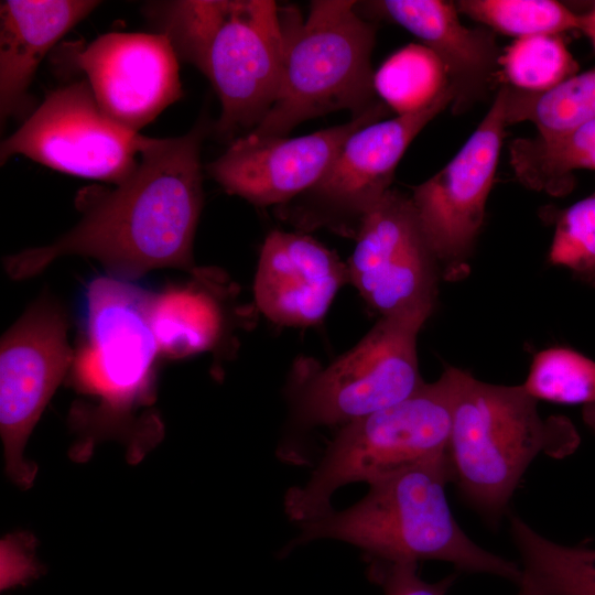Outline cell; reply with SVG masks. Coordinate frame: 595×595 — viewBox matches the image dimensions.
<instances>
[{"mask_svg":"<svg viewBox=\"0 0 595 595\" xmlns=\"http://www.w3.org/2000/svg\"><path fill=\"white\" fill-rule=\"evenodd\" d=\"M507 126L530 121L540 134L567 131L595 118V67L558 86L529 91L504 84Z\"/></svg>","mask_w":595,"mask_h":595,"instance_id":"cell-21","label":"cell"},{"mask_svg":"<svg viewBox=\"0 0 595 595\" xmlns=\"http://www.w3.org/2000/svg\"><path fill=\"white\" fill-rule=\"evenodd\" d=\"M353 0H315L305 19L280 7L284 47L277 99L248 133L286 137L303 121L337 110L359 116L376 99L371 53L376 25Z\"/></svg>","mask_w":595,"mask_h":595,"instance_id":"cell-4","label":"cell"},{"mask_svg":"<svg viewBox=\"0 0 595 595\" xmlns=\"http://www.w3.org/2000/svg\"><path fill=\"white\" fill-rule=\"evenodd\" d=\"M578 30L587 36L595 50V2L589 11L578 14Z\"/></svg>","mask_w":595,"mask_h":595,"instance_id":"cell-29","label":"cell"},{"mask_svg":"<svg viewBox=\"0 0 595 595\" xmlns=\"http://www.w3.org/2000/svg\"><path fill=\"white\" fill-rule=\"evenodd\" d=\"M510 164L526 187L565 195L574 172L595 170V118L567 131L518 138L509 148Z\"/></svg>","mask_w":595,"mask_h":595,"instance_id":"cell-19","label":"cell"},{"mask_svg":"<svg viewBox=\"0 0 595 595\" xmlns=\"http://www.w3.org/2000/svg\"><path fill=\"white\" fill-rule=\"evenodd\" d=\"M455 6L491 31L518 39L578 30V14L553 0H458Z\"/></svg>","mask_w":595,"mask_h":595,"instance_id":"cell-24","label":"cell"},{"mask_svg":"<svg viewBox=\"0 0 595 595\" xmlns=\"http://www.w3.org/2000/svg\"><path fill=\"white\" fill-rule=\"evenodd\" d=\"M389 112L388 106L379 101L343 125L301 137L242 134L205 170L228 194L257 206L283 205L324 175L351 133L386 119Z\"/></svg>","mask_w":595,"mask_h":595,"instance_id":"cell-15","label":"cell"},{"mask_svg":"<svg viewBox=\"0 0 595 595\" xmlns=\"http://www.w3.org/2000/svg\"><path fill=\"white\" fill-rule=\"evenodd\" d=\"M145 140L109 118L82 79L46 94L1 142L0 163L23 155L65 174L117 185L136 170Z\"/></svg>","mask_w":595,"mask_h":595,"instance_id":"cell-8","label":"cell"},{"mask_svg":"<svg viewBox=\"0 0 595 595\" xmlns=\"http://www.w3.org/2000/svg\"><path fill=\"white\" fill-rule=\"evenodd\" d=\"M420 305L381 316L348 351L299 390L296 413L307 425H345L396 404L423 383L418 334L433 311Z\"/></svg>","mask_w":595,"mask_h":595,"instance_id":"cell-7","label":"cell"},{"mask_svg":"<svg viewBox=\"0 0 595 595\" xmlns=\"http://www.w3.org/2000/svg\"><path fill=\"white\" fill-rule=\"evenodd\" d=\"M356 9L364 18L383 19L404 28L437 56L453 91L451 110L454 115L486 99L500 77L502 51L494 31L463 25L455 2L357 1Z\"/></svg>","mask_w":595,"mask_h":595,"instance_id":"cell-16","label":"cell"},{"mask_svg":"<svg viewBox=\"0 0 595 595\" xmlns=\"http://www.w3.org/2000/svg\"><path fill=\"white\" fill-rule=\"evenodd\" d=\"M94 0L0 2V118L29 105V87L42 60L98 6Z\"/></svg>","mask_w":595,"mask_h":595,"instance_id":"cell-18","label":"cell"},{"mask_svg":"<svg viewBox=\"0 0 595 595\" xmlns=\"http://www.w3.org/2000/svg\"><path fill=\"white\" fill-rule=\"evenodd\" d=\"M60 57L85 75L109 118L136 132L183 96L178 57L162 32H108L64 44Z\"/></svg>","mask_w":595,"mask_h":595,"instance_id":"cell-13","label":"cell"},{"mask_svg":"<svg viewBox=\"0 0 595 595\" xmlns=\"http://www.w3.org/2000/svg\"><path fill=\"white\" fill-rule=\"evenodd\" d=\"M549 260L595 286V192L556 213Z\"/></svg>","mask_w":595,"mask_h":595,"instance_id":"cell-27","label":"cell"},{"mask_svg":"<svg viewBox=\"0 0 595 595\" xmlns=\"http://www.w3.org/2000/svg\"><path fill=\"white\" fill-rule=\"evenodd\" d=\"M150 317L160 351L175 357L206 349L219 328L214 302L191 289L152 295Z\"/></svg>","mask_w":595,"mask_h":595,"instance_id":"cell-22","label":"cell"},{"mask_svg":"<svg viewBox=\"0 0 595 595\" xmlns=\"http://www.w3.org/2000/svg\"><path fill=\"white\" fill-rule=\"evenodd\" d=\"M506 127V90L501 85L489 111L456 155L413 190V207L445 278H457L468 268Z\"/></svg>","mask_w":595,"mask_h":595,"instance_id":"cell-11","label":"cell"},{"mask_svg":"<svg viewBox=\"0 0 595 595\" xmlns=\"http://www.w3.org/2000/svg\"><path fill=\"white\" fill-rule=\"evenodd\" d=\"M524 389L536 400L562 404H595V361L564 347L538 353Z\"/></svg>","mask_w":595,"mask_h":595,"instance_id":"cell-26","label":"cell"},{"mask_svg":"<svg viewBox=\"0 0 595 595\" xmlns=\"http://www.w3.org/2000/svg\"><path fill=\"white\" fill-rule=\"evenodd\" d=\"M588 421L592 430L595 432V405H593L589 410Z\"/></svg>","mask_w":595,"mask_h":595,"instance_id":"cell-31","label":"cell"},{"mask_svg":"<svg viewBox=\"0 0 595 595\" xmlns=\"http://www.w3.org/2000/svg\"><path fill=\"white\" fill-rule=\"evenodd\" d=\"M73 359L65 315L48 301L32 305L2 336L0 430L7 472L22 487L36 470L24 459L25 443Z\"/></svg>","mask_w":595,"mask_h":595,"instance_id":"cell-12","label":"cell"},{"mask_svg":"<svg viewBox=\"0 0 595 595\" xmlns=\"http://www.w3.org/2000/svg\"><path fill=\"white\" fill-rule=\"evenodd\" d=\"M452 482L447 457L428 462L369 485L344 510L299 523L286 550L321 539L349 543L375 561L437 560L458 572L482 573L519 584L520 564L475 543L454 518L445 494Z\"/></svg>","mask_w":595,"mask_h":595,"instance_id":"cell-2","label":"cell"},{"mask_svg":"<svg viewBox=\"0 0 595 595\" xmlns=\"http://www.w3.org/2000/svg\"><path fill=\"white\" fill-rule=\"evenodd\" d=\"M347 281L348 267L334 251L311 236L277 229L261 247L253 293L273 323L305 327L324 318Z\"/></svg>","mask_w":595,"mask_h":595,"instance_id":"cell-17","label":"cell"},{"mask_svg":"<svg viewBox=\"0 0 595 595\" xmlns=\"http://www.w3.org/2000/svg\"><path fill=\"white\" fill-rule=\"evenodd\" d=\"M452 387L447 369L407 399L343 425L309 480L291 488L284 509L303 522L331 510L334 493L447 457Z\"/></svg>","mask_w":595,"mask_h":595,"instance_id":"cell-6","label":"cell"},{"mask_svg":"<svg viewBox=\"0 0 595 595\" xmlns=\"http://www.w3.org/2000/svg\"><path fill=\"white\" fill-rule=\"evenodd\" d=\"M152 295L113 278L87 292V340L74 360V381L100 399L108 416H120L149 397L160 351L150 317Z\"/></svg>","mask_w":595,"mask_h":595,"instance_id":"cell-10","label":"cell"},{"mask_svg":"<svg viewBox=\"0 0 595 595\" xmlns=\"http://www.w3.org/2000/svg\"><path fill=\"white\" fill-rule=\"evenodd\" d=\"M453 101L447 87L424 108L369 123L343 143L324 175L281 206L303 229L329 227L356 236L364 216L386 195L418 133Z\"/></svg>","mask_w":595,"mask_h":595,"instance_id":"cell-9","label":"cell"},{"mask_svg":"<svg viewBox=\"0 0 595 595\" xmlns=\"http://www.w3.org/2000/svg\"><path fill=\"white\" fill-rule=\"evenodd\" d=\"M199 120L185 134L147 137L136 170L111 188L78 192L80 220L50 245L6 257L14 280L35 275L56 258L91 257L122 275L192 264L193 240L203 206Z\"/></svg>","mask_w":595,"mask_h":595,"instance_id":"cell-1","label":"cell"},{"mask_svg":"<svg viewBox=\"0 0 595 595\" xmlns=\"http://www.w3.org/2000/svg\"><path fill=\"white\" fill-rule=\"evenodd\" d=\"M371 573L383 595H447L455 580L453 574L437 582H426L419 576L415 562L374 561Z\"/></svg>","mask_w":595,"mask_h":595,"instance_id":"cell-28","label":"cell"},{"mask_svg":"<svg viewBox=\"0 0 595 595\" xmlns=\"http://www.w3.org/2000/svg\"><path fill=\"white\" fill-rule=\"evenodd\" d=\"M355 238L349 281L381 316L435 305L440 266L411 197L390 188L364 216Z\"/></svg>","mask_w":595,"mask_h":595,"instance_id":"cell-14","label":"cell"},{"mask_svg":"<svg viewBox=\"0 0 595 595\" xmlns=\"http://www.w3.org/2000/svg\"><path fill=\"white\" fill-rule=\"evenodd\" d=\"M519 592L517 595H540L539 592L528 582L520 581Z\"/></svg>","mask_w":595,"mask_h":595,"instance_id":"cell-30","label":"cell"},{"mask_svg":"<svg viewBox=\"0 0 595 595\" xmlns=\"http://www.w3.org/2000/svg\"><path fill=\"white\" fill-rule=\"evenodd\" d=\"M374 87L397 116L430 105L448 87L437 56L423 44H409L387 58L375 72Z\"/></svg>","mask_w":595,"mask_h":595,"instance_id":"cell-23","label":"cell"},{"mask_svg":"<svg viewBox=\"0 0 595 595\" xmlns=\"http://www.w3.org/2000/svg\"><path fill=\"white\" fill-rule=\"evenodd\" d=\"M446 369L452 387V482L473 509L495 523L532 461L556 450L558 422L540 415L538 400L522 385L488 383L459 368Z\"/></svg>","mask_w":595,"mask_h":595,"instance_id":"cell-5","label":"cell"},{"mask_svg":"<svg viewBox=\"0 0 595 595\" xmlns=\"http://www.w3.org/2000/svg\"><path fill=\"white\" fill-rule=\"evenodd\" d=\"M143 14L169 36L178 60L210 82L221 106L215 127L220 137L246 134L264 118L277 99L283 64L275 1H150Z\"/></svg>","mask_w":595,"mask_h":595,"instance_id":"cell-3","label":"cell"},{"mask_svg":"<svg viewBox=\"0 0 595 595\" xmlns=\"http://www.w3.org/2000/svg\"><path fill=\"white\" fill-rule=\"evenodd\" d=\"M510 534L521 581L540 595H595V549L554 542L516 516L510 517Z\"/></svg>","mask_w":595,"mask_h":595,"instance_id":"cell-20","label":"cell"},{"mask_svg":"<svg viewBox=\"0 0 595 595\" xmlns=\"http://www.w3.org/2000/svg\"><path fill=\"white\" fill-rule=\"evenodd\" d=\"M578 63L559 35L517 39L500 58V76L515 88L542 91L565 82L578 72Z\"/></svg>","mask_w":595,"mask_h":595,"instance_id":"cell-25","label":"cell"}]
</instances>
